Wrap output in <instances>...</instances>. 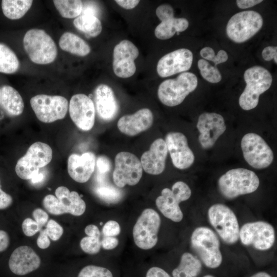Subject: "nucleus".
I'll use <instances>...</instances> for the list:
<instances>
[{
	"mask_svg": "<svg viewBox=\"0 0 277 277\" xmlns=\"http://www.w3.org/2000/svg\"><path fill=\"white\" fill-rule=\"evenodd\" d=\"M69 112L72 121L80 129L87 131L93 128L95 109L93 102L87 95L82 93L73 95L70 101Z\"/></svg>",
	"mask_w": 277,
	"mask_h": 277,
	"instance_id": "18",
	"label": "nucleus"
},
{
	"mask_svg": "<svg viewBox=\"0 0 277 277\" xmlns=\"http://www.w3.org/2000/svg\"><path fill=\"white\" fill-rule=\"evenodd\" d=\"M121 228L118 223L113 220L106 223L102 229L104 236H114L120 234Z\"/></svg>",
	"mask_w": 277,
	"mask_h": 277,
	"instance_id": "41",
	"label": "nucleus"
},
{
	"mask_svg": "<svg viewBox=\"0 0 277 277\" xmlns=\"http://www.w3.org/2000/svg\"><path fill=\"white\" fill-rule=\"evenodd\" d=\"M59 46L64 51L81 56L88 55L91 51L88 44L78 35L70 32L64 33L59 39Z\"/></svg>",
	"mask_w": 277,
	"mask_h": 277,
	"instance_id": "27",
	"label": "nucleus"
},
{
	"mask_svg": "<svg viewBox=\"0 0 277 277\" xmlns=\"http://www.w3.org/2000/svg\"><path fill=\"white\" fill-rule=\"evenodd\" d=\"M191 245L204 265L216 268L222 262L220 244L216 234L206 227L196 228L191 236Z\"/></svg>",
	"mask_w": 277,
	"mask_h": 277,
	"instance_id": "3",
	"label": "nucleus"
},
{
	"mask_svg": "<svg viewBox=\"0 0 277 277\" xmlns=\"http://www.w3.org/2000/svg\"><path fill=\"white\" fill-rule=\"evenodd\" d=\"M44 175L42 173H39L37 175L34 176L33 178H32L30 180H31V182L33 183H37L42 181Z\"/></svg>",
	"mask_w": 277,
	"mask_h": 277,
	"instance_id": "55",
	"label": "nucleus"
},
{
	"mask_svg": "<svg viewBox=\"0 0 277 277\" xmlns=\"http://www.w3.org/2000/svg\"><path fill=\"white\" fill-rule=\"evenodd\" d=\"M0 90V107L6 114L10 117L21 115L24 110V103L19 92L9 85H3Z\"/></svg>",
	"mask_w": 277,
	"mask_h": 277,
	"instance_id": "26",
	"label": "nucleus"
},
{
	"mask_svg": "<svg viewBox=\"0 0 277 277\" xmlns=\"http://www.w3.org/2000/svg\"><path fill=\"white\" fill-rule=\"evenodd\" d=\"M203 277H214V276H213V275H212L207 274V275H204V276H203Z\"/></svg>",
	"mask_w": 277,
	"mask_h": 277,
	"instance_id": "57",
	"label": "nucleus"
},
{
	"mask_svg": "<svg viewBox=\"0 0 277 277\" xmlns=\"http://www.w3.org/2000/svg\"><path fill=\"white\" fill-rule=\"evenodd\" d=\"M200 260L189 252L184 253L179 266L172 271L173 277H196L201 272Z\"/></svg>",
	"mask_w": 277,
	"mask_h": 277,
	"instance_id": "29",
	"label": "nucleus"
},
{
	"mask_svg": "<svg viewBox=\"0 0 277 277\" xmlns=\"http://www.w3.org/2000/svg\"><path fill=\"white\" fill-rule=\"evenodd\" d=\"M189 26L188 20L185 18L170 17L161 21L154 30L155 36L160 39H167L175 33L186 30Z\"/></svg>",
	"mask_w": 277,
	"mask_h": 277,
	"instance_id": "28",
	"label": "nucleus"
},
{
	"mask_svg": "<svg viewBox=\"0 0 277 277\" xmlns=\"http://www.w3.org/2000/svg\"><path fill=\"white\" fill-rule=\"evenodd\" d=\"M211 225L223 241L228 244L236 243L239 239L240 228L236 215L228 206L215 204L208 209Z\"/></svg>",
	"mask_w": 277,
	"mask_h": 277,
	"instance_id": "8",
	"label": "nucleus"
},
{
	"mask_svg": "<svg viewBox=\"0 0 277 277\" xmlns=\"http://www.w3.org/2000/svg\"><path fill=\"white\" fill-rule=\"evenodd\" d=\"M53 2L56 9L64 18H76L82 12L83 4L81 1L54 0Z\"/></svg>",
	"mask_w": 277,
	"mask_h": 277,
	"instance_id": "33",
	"label": "nucleus"
},
{
	"mask_svg": "<svg viewBox=\"0 0 277 277\" xmlns=\"http://www.w3.org/2000/svg\"><path fill=\"white\" fill-rule=\"evenodd\" d=\"M228 56L227 52L224 50H220L215 55L213 62L216 66L217 65L224 63L228 60Z\"/></svg>",
	"mask_w": 277,
	"mask_h": 277,
	"instance_id": "54",
	"label": "nucleus"
},
{
	"mask_svg": "<svg viewBox=\"0 0 277 277\" xmlns=\"http://www.w3.org/2000/svg\"><path fill=\"white\" fill-rule=\"evenodd\" d=\"M193 62L192 52L186 48L172 51L161 57L157 64L156 70L162 77H166L188 70Z\"/></svg>",
	"mask_w": 277,
	"mask_h": 277,
	"instance_id": "21",
	"label": "nucleus"
},
{
	"mask_svg": "<svg viewBox=\"0 0 277 277\" xmlns=\"http://www.w3.org/2000/svg\"><path fill=\"white\" fill-rule=\"evenodd\" d=\"M244 78L246 85L239 97V104L242 109L250 110L257 106L260 95L270 87L272 77L264 67L254 66L245 71Z\"/></svg>",
	"mask_w": 277,
	"mask_h": 277,
	"instance_id": "2",
	"label": "nucleus"
},
{
	"mask_svg": "<svg viewBox=\"0 0 277 277\" xmlns=\"http://www.w3.org/2000/svg\"><path fill=\"white\" fill-rule=\"evenodd\" d=\"M263 24V18L256 11L240 12L229 19L226 26V33L232 41L243 43L259 32Z\"/></svg>",
	"mask_w": 277,
	"mask_h": 277,
	"instance_id": "10",
	"label": "nucleus"
},
{
	"mask_svg": "<svg viewBox=\"0 0 277 277\" xmlns=\"http://www.w3.org/2000/svg\"><path fill=\"white\" fill-rule=\"evenodd\" d=\"M200 55L204 58L213 62L215 56L213 49L209 47H205L200 51Z\"/></svg>",
	"mask_w": 277,
	"mask_h": 277,
	"instance_id": "51",
	"label": "nucleus"
},
{
	"mask_svg": "<svg viewBox=\"0 0 277 277\" xmlns=\"http://www.w3.org/2000/svg\"><path fill=\"white\" fill-rule=\"evenodd\" d=\"M262 57L264 60L270 61L274 60L275 64L277 63V47L276 46H267L262 52Z\"/></svg>",
	"mask_w": 277,
	"mask_h": 277,
	"instance_id": "45",
	"label": "nucleus"
},
{
	"mask_svg": "<svg viewBox=\"0 0 277 277\" xmlns=\"http://www.w3.org/2000/svg\"><path fill=\"white\" fill-rule=\"evenodd\" d=\"M241 146L245 160L254 168H266L273 161L272 149L263 138L256 133L245 134L241 140Z\"/></svg>",
	"mask_w": 277,
	"mask_h": 277,
	"instance_id": "11",
	"label": "nucleus"
},
{
	"mask_svg": "<svg viewBox=\"0 0 277 277\" xmlns=\"http://www.w3.org/2000/svg\"><path fill=\"white\" fill-rule=\"evenodd\" d=\"M191 195V190L188 185L178 181L173 185L171 189L165 188L162 190L161 195L156 199V205L166 217L179 222L183 217L179 204L189 199Z\"/></svg>",
	"mask_w": 277,
	"mask_h": 277,
	"instance_id": "9",
	"label": "nucleus"
},
{
	"mask_svg": "<svg viewBox=\"0 0 277 277\" xmlns=\"http://www.w3.org/2000/svg\"><path fill=\"white\" fill-rule=\"evenodd\" d=\"M19 67V62L15 53L5 44L0 43V72L12 74Z\"/></svg>",
	"mask_w": 277,
	"mask_h": 277,
	"instance_id": "32",
	"label": "nucleus"
},
{
	"mask_svg": "<svg viewBox=\"0 0 277 277\" xmlns=\"http://www.w3.org/2000/svg\"><path fill=\"white\" fill-rule=\"evenodd\" d=\"M96 156L92 152L79 155L71 154L68 159L67 169L70 176L75 181L83 183L87 182L96 165Z\"/></svg>",
	"mask_w": 277,
	"mask_h": 277,
	"instance_id": "25",
	"label": "nucleus"
},
{
	"mask_svg": "<svg viewBox=\"0 0 277 277\" xmlns=\"http://www.w3.org/2000/svg\"><path fill=\"white\" fill-rule=\"evenodd\" d=\"M77 277H113L112 273L108 269L93 265L83 267Z\"/></svg>",
	"mask_w": 277,
	"mask_h": 277,
	"instance_id": "36",
	"label": "nucleus"
},
{
	"mask_svg": "<svg viewBox=\"0 0 277 277\" xmlns=\"http://www.w3.org/2000/svg\"><path fill=\"white\" fill-rule=\"evenodd\" d=\"M32 215L34 221L41 228L47 223L48 221V214L41 208L34 209L32 212Z\"/></svg>",
	"mask_w": 277,
	"mask_h": 277,
	"instance_id": "44",
	"label": "nucleus"
},
{
	"mask_svg": "<svg viewBox=\"0 0 277 277\" xmlns=\"http://www.w3.org/2000/svg\"><path fill=\"white\" fill-rule=\"evenodd\" d=\"M118 244V240L114 236H104L101 240V245L106 250L115 248Z\"/></svg>",
	"mask_w": 277,
	"mask_h": 277,
	"instance_id": "46",
	"label": "nucleus"
},
{
	"mask_svg": "<svg viewBox=\"0 0 277 277\" xmlns=\"http://www.w3.org/2000/svg\"><path fill=\"white\" fill-rule=\"evenodd\" d=\"M153 122V115L148 108H142L132 114H126L118 121L119 130L128 136H133L149 129Z\"/></svg>",
	"mask_w": 277,
	"mask_h": 277,
	"instance_id": "23",
	"label": "nucleus"
},
{
	"mask_svg": "<svg viewBox=\"0 0 277 277\" xmlns=\"http://www.w3.org/2000/svg\"><path fill=\"white\" fill-rule=\"evenodd\" d=\"M13 201L12 196L2 189L0 176V210L9 208L12 205Z\"/></svg>",
	"mask_w": 277,
	"mask_h": 277,
	"instance_id": "43",
	"label": "nucleus"
},
{
	"mask_svg": "<svg viewBox=\"0 0 277 277\" xmlns=\"http://www.w3.org/2000/svg\"><path fill=\"white\" fill-rule=\"evenodd\" d=\"M239 238L246 246H252L259 250L270 249L275 241V231L272 226L264 221L247 223L240 230Z\"/></svg>",
	"mask_w": 277,
	"mask_h": 277,
	"instance_id": "15",
	"label": "nucleus"
},
{
	"mask_svg": "<svg viewBox=\"0 0 277 277\" xmlns=\"http://www.w3.org/2000/svg\"><path fill=\"white\" fill-rule=\"evenodd\" d=\"M30 105L37 118L45 123L64 118L69 107L67 100L61 95L38 94L31 98Z\"/></svg>",
	"mask_w": 277,
	"mask_h": 277,
	"instance_id": "13",
	"label": "nucleus"
},
{
	"mask_svg": "<svg viewBox=\"0 0 277 277\" xmlns=\"http://www.w3.org/2000/svg\"><path fill=\"white\" fill-rule=\"evenodd\" d=\"M10 243V238L8 233L0 230V252L6 250Z\"/></svg>",
	"mask_w": 277,
	"mask_h": 277,
	"instance_id": "49",
	"label": "nucleus"
},
{
	"mask_svg": "<svg viewBox=\"0 0 277 277\" xmlns=\"http://www.w3.org/2000/svg\"><path fill=\"white\" fill-rule=\"evenodd\" d=\"M168 152L165 141L161 138L155 140L141 156L140 161L144 170L152 175L162 173L165 168Z\"/></svg>",
	"mask_w": 277,
	"mask_h": 277,
	"instance_id": "22",
	"label": "nucleus"
},
{
	"mask_svg": "<svg viewBox=\"0 0 277 277\" xmlns=\"http://www.w3.org/2000/svg\"><path fill=\"white\" fill-rule=\"evenodd\" d=\"M81 249L90 254L97 253L102 246L100 238L94 236H85L80 242Z\"/></svg>",
	"mask_w": 277,
	"mask_h": 277,
	"instance_id": "37",
	"label": "nucleus"
},
{
	"mask_svg": "<svg viewBox=\"0 0 277 277\" xmlns=\"http://www.w3.org/2000/svg\"><path fill=\"white\" fill-rule=\"evenodd\" d=\"M219 190L226 199L231 200L255 191L260 185L257 175L249 169L238 168L228 170L217 182Z\"/></svg>",
	"mask_w": 277,
	"mask_h": 277,
	"instance_id": "1",
	"label": "nucleus"
},
{
	"mask_svg": "<svg viewBox=\"0 0 277 277\" xmlns=\"http://www.w3.org/2000/svg\"><path fill=\"white\" fill-rule=\"evenodd\" d=\"M50 241L46 229L41 231L37 239V245L41 249H46L50 246Z\"/></svg>",
	"mask_w": 277,
	"mask_h": 277,
	"instance_id": "47",
	"label": "nucleus"
},
{
	"mask_svg": "<svg viewBox=\"0 0 277 277\" xmlns=\"http://www.w3.org/2000/svg\"><path fill=\"white\" fill-rule=\"evenodd\" d=\"M22 226L24 233L27 236L34 235L41 229L38 224L30 218L25 219Z\"/></svg>",
	"mask_w": 277,
	"mask_h": 277,
	"instance_id": "40",
	"label": "nucleus"
},
{
	"mask_svg": "<svg viewBox=\"0 0 277 277\" xmlns=\"http://www.w3.org/2000/svg\"><path fill=\"white\" fill-rule=\"evenodd\" d=\"M165 143L174 166L183 170L189 168L194 163L195 157L189 148L186 136L179 132H168Z\"/></svg>",
	"mask_w": 277,
	"mask_h": 277,
	"instance_id": "19",
	"label": "nucleus"
},
{
	"mask_svg": "<svg viewBox=\"0 0 277 277\" xmlns=\"http://www.w3.org/2000/svg\"><path fill=\"white\" fill-rule=\"evenodd\" d=\"M0 96H1V90H0Z\"/></svg>",
	"mask_w": 277,
	"mask_h": 277,
	"instance_id": "58",
	"label": "nucleus"
},
{
	"mask_svg": "<svg viewBox=\"0 0 277 277\" xmlns=\"http://www.w3.org/2000/svg\"><path fill=\"white\" fill-rule=\"evenodd\" d=\"M52 158V150L47 144L36 142L32 144L26 153L16 162L15 172L23 180H31L39 173L40 168L48 165Z\"/></svg>",
	"mask_w": 277,
	"mask_h": 277,
	"instance_id": "6",
	"label": "nucleus"
},
{
	"mask_svg": "<svg viewBox=\"0 0 277 277\" xmlns=\"http://www.w3.org/2000/svg\"><path fill=\"white\" fill-rule=\"evenodd\" d=\"M41 265L39 256L28 246H21L14 249L8 262L9 271L18 276L29 275L37 270Z\"/></svg>",
	"mask_w": 277,
	"mask_h": 277,
	"instance_id": "20",
	"label": "nucleus"
},
{
	"mask_svg": "<svg viewBox=\"0 0 277 277\" xmlns=\"http://www.w3.org/2000/svg\"><path fill=\"white\" fill-rule=\"evenodd\" d=\"M146 277H171L166 271L158 267H152L147 272Z\"/></svg>",
	"mask_w": 277,
	"mask_h": 277,
	"instance_id": "48",
	"label": "nucleus"
},
{
	"mask_svg": "<svg viewBox=\"0 0 277 277\" xmlns=\"http://www.w3.org/2000/svg\"><path fill=\"white\" fill-rule=\"evenodd\" d=\"M97 168V181L101 184H104L106 176L110 171L111 163L110 160L105 156H100L96 160Z\"/></svg>",
	"mask_w": 277,
	"mask_h": 277,
	"instance_id": "38",
	"label": "nucleus"
},
{
	"mask_svg": "<svg viewBox=\"0 0 277 277\" xmlns=\"http://www.w3.org/2000/svg\"><path fill=\"white\" fill-rule=\"evenodd\" d=\"M160 225L161 218L158 213L151 208L145 209L133 228V237L136 245L144 250L154 247L157 242Z\"/></svg>",
	"mask_w": 277,
	"mask_h": 277,
	"instance_id": "12",
	"label": "nucleus"
},
{
	"mask_svg": "<svg viewBox=\"0 0 277 277\" xmlns=\"http://www.w3.org/2000/svg\"><path fill=\"white\" fill-rule=\"evenodd\" d=\"M137 48L130 41L124 39L114 48L113 52V70L121 78H128L135 72L134 61L138 57Z\"/></svg>",
	"mask_w": 277,
	"mask_h": 277,
	"instance_id": "17",
	"label": "nucleus"
},
{
	"mask_svg": "<svg viewBox=\"0 0 277 277\" xmlns=\"http://www.w3.org/2000/svg\"><path fill=\"white\" fill-rule=\"evenodd\" d=\"M97 196L108 203H115L122 198L121 191L116 187L107 184H101L95 190Z\"/></svg>",
	"mask_w": 277,
	"mask_h": 277,
	"instance_id": "34",
	"label": "nucleus"
},
{
	"mask_svg": "<svg viewBox=\"0 0 277 277\" xmlns=\"http://www.w3.org/2000/svg\"><path fill=\"white\" fill-rule=\"evenodd\" d=\"M94 107L98 117L104 121H110L117 115L118 105L114 93L106 84L98 85L94 93Z\"/></svg>",
	"mask_w": 277,
	"mask_h": 277,
	"instance_id": "24",
	"label": "nucleus"
},
{
	"mask_svg": "<svg viewBox=\"0 0 277 277\" xmlns=\"http://www.w3.org/2000/svg\"><path fill=\"white\" fill-rule=\"evenodd\" d=\"M45 229L48 237L54 241L60 239L64 231L63 227L53 220L48 221Z\"/></svg>",
	"mask_w": 277,
	"mask_h": 277,
	"instance_id": "39",
	"label": "nucleus"
},
{
	"mask_svg": "<svg viewBox=\"0 0 277 277\" xmlns=\"http://www.w3.org/2000/svg\"><path fill=\"white\" fill-rule=\"evenodd\" d=\"M251 277H272L269 274L265 272H259L252 275Z\"/></svg>",
	"mask_w": 277,
	"mask_h": 277,
	"instance_id": "56",
	"label": "nucleus"
},
{
	"mask_svg": "<svg viewBox=\"0 0 277 277\" xmlns=\"http://www.w3.org/2000/svg\"><path fill=\"white\" fill-rule=\"evenodd\" d=\"M115 2L121 7L126 9H132L139 3L138 0H116Z\"/></svg>",
	"mask_w": 277,
	"mask_h": 277,
	"instance_id": "52",
	"label": "nucleus"
},
{
	"mask_svg": "<svg viewBox=\"0 0 277 277\" xmlns=\"http://www.w3.org/2000/svg\"><path fill=\"white\" fill-rule=\"evenodd\" d=\"M73 23L74 27L84 33L87 37H95L102 30L100 20L93 15L82 14L74 19Z\"/></svg>",
	"mask_w": 277,
	"mask_h": 277,
	"instance_id": "30",
	"label": "nucleus"
},
{
	"mask_svg": "<svg viewBox=\"0 0 277 277\" xmlns=\"http://www.w3.org/2000/svg\"><path fill=\"white\" fill-rule=\"evenodd\" d=\"M143 167L140 160L134 154L125 151L120 152L115 157V167L113 180L120 188L126 185L133 186L140 181Z\"/></svg>",
	"mask_w": 277,
	"mask_h": 277,
	"instance_id": "14",
	"label": "nucleus"
},
{
	"mask_svg": "<svg viewBox=\"0 0 277 277\" xmlns=\"http://www.w3.org/2000/svg\"><path fill=\"white\" fill-rule=\"evenodd\" d=\"M262 2V0H237L236 1L237 6L241 9L250 8Z\"/></svg>",
	"mask_w": 277,
	"mask_h": 277,
	"instance_id": "50",
	"label": "nucleus"
},
{
	"mask_svg": "<svg viewBox=\"0 0 277 277\" xmlns=\"http://www.w3.org/2000/svg\"><path fill=\"white\" fill-rule=\"evenodd\" d=\"M23 45L31 61L35 64H48L56 57V46L52 37L44 30H28L24 35Z\"/></svg>",
	"mask_w": 277,
	"mask_h": 277,
	"instance_id": "4",
	"label": "nucleus"
},
{
	"mask_svg": "<svg viewBox=\"0 0 277 277\" xmlns=\"http://www.w3.org/2000/svg\"><path fill=\"white\" fill-rule=\"evenodd\" d=\"M31 0H3L2 9L4 15L9 19L15 20L22 17L32 4Z\"/></svg>",
	"mask_w": 277,
	"mask_h": 277,
	"instance_id": "31",
	"label": "nucleus"
},
{
	"mask_svg": "<svg viewBox=\"0 0 277 277\" xmlns=\"http://www.w3.org/2000/svg\"><path fill=\"white\" fill-rule=\"evenodd\" d=\"M155 13L161 21L174 17V12L172 7L167 4L159 6L156 9Z\"/></svg>",
	"mask_w": 277,
	"mask_h": 277,
	"instance_id": "42",
	"label": "nucleus"
},
{
	"mask_svg": "<svg viewBox=\"0 0 277 277\" xmlns=\"http://www.w3.org/2000/svg\"><path fill=\"white\" fill-rule=\"evenodd\" d=\"M196 127L200 132L199 142L204 149L212 147L226 130L224 117L215 112H204L200 114Z\"/></svg>",
	"mask_w": 277,
	"mask_h": 277,
	"instance_id": "16",
	"label": "nucleus"
},
{
	"mask_svg": "<svg viewBox=\"0 0 277 277\" xmlns=\"http://www.w3.org/2000/svg\"><path fill=\"white\" fill-rule=\"evenodd\" d=\"M197 66L202 77L211 83H217L222 80V75L217 68L212 66L206 60L200 59Z\"/></svg>",
	"mask_w": 277,
	"mask_h": 277,
	"instance_id": "35",
	"label": "nucleus"
},
{
	"mask_svg": "<svg viewBox=\"0 0 277 277\" xmlns=\"http://www.w3.org/2000/svg\"><path fill=\"white\" fill-rule=\"evenodd\" d=\"M85 233L89 236L100 238L101 232L98 228L95 225L91 224L85 228Z\"/></svg>",
	"mask_w": 277,
	"mask_h": 277,
	"instance_id": "53",
	"label": "nucleus"
},
{
	"mask_svg": "<svg viewBox=\"0 0 277 277\" xmlns=\"http://www.w3.org/2000/svg\"><path fill=\"white\" fill-rule=\"evenodd\" d=\"M55 194L47 195L43 199V206L49 213L54 215L68 213L80 216L85 212V202L77 192H70L67 187L60 186L56 188Z\"/></svg>",
	"mask_w": 277,
	"mask_h": 277,
	"instance_id": "7",
	"label": "nucleus"
},
{
	"mask_svg": "<svg viewBox=\"0 0 277 277\" xmlns=\"http://www.w3.org/2000/svg\"><path fill=\"white\" fill-rule=\"evenodd\" d=\"M197 78L193 73L185 72L174 79L163 81L159 86L157 95L165 105L174 107L181 104L197 87Z\"/></svg>",
	"mask_w": 277,
	"mask_h": 277,
	"instance_id": "5",
	"label": "nucleus"
}]
</instances>
